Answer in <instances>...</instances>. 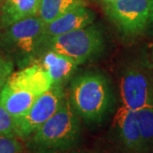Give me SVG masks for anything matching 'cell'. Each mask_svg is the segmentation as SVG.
I'll return each mask as SVG.
<instances>
[{
  "label": "cell",
  "mask_w": 153,
  "mask_h": 153,
  "mask_svg": "<svg viewBox=\"0 0 153 153\" xmlns=\"http://www.w3.org/2000/svg\"><path fill=\"white\" fill-rule=\"evenodd\" d=\"M121 97L123 105L134 111L153 105L150 83L146 74L136 67H130L121 78Z\"/></svg>",
  "instance_id": "obj_8"
},
{
  "label": "cell",
  "mask_w": 153,
  "mask_h": 153,
  "mask_svg": "<svg viewBox=\"0 0 153 153\" xmlns=\"http://www.w3.org/2000/svg\"><path fill=\"white\" fill-rule=\"evenodd\" d=\"M38 58L36 62L39 63L48 72L52 80V86H63L71 78L78 66L71 58L55 51H46Z\"/></svg>",
  "instance_id": "obj_10"
},
{
  "label": "cell",
  "mask_w": 153,
  "mask_h": 153,
  "mask_svg": "<svg viewBox=\"0 0 153 153\" xmlns=\"http://www.w3.org/2000/svg\"><path fill=\"white\" fill-rule=\"evenodd\" d=\"M115 123L126 147L133 152H142V140L136 112L123 105L116 113Z\"/></svg>",
  "instance_id": "obj_11"
},
{
  "label": "cell",
  "mask_w": 153,
  "mask_h": 153,
  "mask_svg": "<svg viewBox=\"0 0 153 153\" xmlns=\"http://www.w3.org/2000/svg\"><path fill=\"white\" fill-rule=\"evenodd\" d=\"M106 2H108V3H111V2H114V1H117V0H105Z\"/></svg>",
  "instance_id": "obj_20"
},
{
  "label": "cell",
  "mask_w": 153,
  "mask_h": 153,
  "mask_svg": "<svg viewBox=\"0 0 153 153\" xmlns=\"http://www.w3.org/2000/svg\"><path fill=\"white\" fill-rule=\"evenodd\" d=\"M105 13L122 33L138 35L150 23L151 0H117L108 3Z\"/></svg>",
  "instance_id": "obj_7"
},
{
  "label": "cell",
  "mask_w": 153,
  "mask_h": 153,
  "mask_svg": "<svg viewBox=\"0 0 153 153\" xmlns=\"http://www.w3.org/2000/svg\"><path fill=\"white\" fill-rule=\"evenodd\" d=\"M103 49L104 39L100 30L89 25L45 41L39 47L38 58L46 51H55L80 65L100 55Z\"/></svg>",
  "instance_id": "obj_5"
},
{
  "label": "cell",
  "mask_w": 153,
  "mask_h": 153,
  "mask_svg": "<svg viewBox=\"0 0 153 153\" xmlns=\"http://www.w3.org/2000/svg\"><path fill=\"white\" fill-rule=\"evenodd\" d=\"M79 132L76 112L66 98L55 114L31 135V144L38 152H55L71 146Z\"/></svg>",
  "instance_id": "obj_3"
},
{
  "label": "cell",
  "mask_w": 153,
  "mask_h": 153,
  "mask_svg": "<svg viewBox=\"0 0 153 153\" xmlns=\"http://www.w3.org/2000/svg\"><path fill=\"white\" fill-rule=\"evenodd\" d=\"M0 135L16 137L15 118L0 105Z\"/></svg>",
  "instance_id": "obj_15"
},
{
  "label": "cell",
  "mask_w": 153,
  "mask_h": 153,
  "mask_svg": "<svg viewBox=\"0 0 153 153\" xmlns=\"http://www.w3.org/2000/svg\"><path fill=\"white\" fill-rule=\"evenodd\" d=\"M44 25L38 16H33L0 28V49L20 67L35 63Z\"/></svg>",
  "instance_id": "obj_2"
},
{
  "label": "cell",
  "mask_w": 153,
  "mask_h": 153,
  "mask_svg": "<svg viewBox=\"0 0 153 153\" xmlns=\"http://www.w3.org/2000/svg\"><path fill=\"white\" fill-rule=\"evenodd\" d=\"M40 0H4L0 7V28L37 16Z\"/></svg>",
  "instance_id": "obj_12"
},
{
  "label": "cell",
  "mask_w": 153,
  "mask_h": 153,
  "mask_svg": "<svg viewBox=\"0 0 153 153\" xmlns=\"http://www.w3.org/2000/svg\"><path fill=\"white\" fill-rule=\"evenodd\" d=\"M22 152V144L15 137L0 135V153Z\"/></svg>",
  "instance_id": "obj_16"
},
{
  "label": "cell",
  "mask_w": 153,
  "mask_h": 153,
  "mask_svg": "<svg viewBox=\"0 0 153 153\" xmlns=\"http://www.w3.org/2000/svg\"><path fill=\"white\" fill-rule=\"evenodd\" d=\"M135 112L142 140V152L153 153V105Z\"/></svg>",
  "instance_id": "obj_14"
},
{
  "label": "cell",
  "mask_w": 153,
  "mask_h": 153,
  "mask_svg": "<svg viewBox=\"0 0 153 153\" xmlns=\"http://www.w3.org/2000/svg\"><path fill=\"white\" fill-rule=\"evenodd\" d=\"M152 59H153V49H152Z\"/></svg>",
  "instance_id": "obj_21"
},
{
  "label": "cell",
  "mask_w": 153,
  "mask_h": 153,
  "mask_svg": "<svg viewBox=\"0 0 153 153\" xmlns=\"http://www.w3.org/2000/svg\"><path fill=\"white\" fill-rule=\"evenodd\" d=\"M69 100L76 114L84 119L100 120L111 102L107 80L98 73H86L79 76L71 82Z\"/></svg>",
  "instance_id": "obj_4"
},
{
  "label": "cell",
  "mask_w": 153,
  "mask_h": 153,
  "mask_svg": "<svg viewBox=\"0 0 153 153\" xmlns=\"http://www.w3.org/2000/svg\"><path fill=\"white\" fill-rule=\"evenodd\" d=\"M94 18V13L85 6L72 9L54 21L44 25L39 47L49 39L74 30L86 27L92 24Z\"/></svg>",
  "instance_id": "obj_9"
},
{
  "label": "cell",
  "mask_w": 153,
  "mask_h": 153,
  "mask_svg": "<svg viewBox=\"0 0 153 153\" xmlns=\"http://www.w3.org/2000/svg\"><path fill=\"white\" fill-rule=\"evenodd\" d=\"M6 80L7 79H0V92H1V90H2V88L4 87V83H5Z\"/></svg>",
  "instance_id": "obj_19"
},
{
  "label": "cell",
  "mask_w": 153,
  "mask_h": 153,
  "mask_svg": "<svg viewBox=\"0 0 153 153\" xmlns=\"http://www.w3.org/2000/svg\"><path fill=\"white\" fill-rule=\"evenodd\" d=\"M66 100L63 86H52L38 97L25 114L15 119L16 136L26 139L48 121Z\"/></svg>",
  "instance_id": "obj_6"
},
{
  "label": "cell",
  "mask_w": 153,
  "mask_h": 153,
  "mask_svg": "<svg viewBox=\"0 0 153 153\" xmlns=\"http://www.w3.org/2000/svg\"><path fill=\"white\" fill-rule=\"evenodd\" d=\"M153 26V0H151V16H150V23Z\"/></svg>",
  "instance_id": "obj_18"
},
{
  "label": "cell",
  "mask_w": 153,
  "mask_h": 153,
  "mask_svg": "<svg viewBox=\"0 0 153 153\" xmlns=\"http://www.w3.org/2000/svg\"><path fill=\"white\" fill-rule=\"evenodd\" d=\"M14 70V61L9 57L0 56V79H7Z\"/></svg>",
  "instance_id": "obj_17"
},
{
  "label": "cell",
  "mask_w": 153,
  "mask_h": 153,
  "mask_svg": "<svg viewBox=\"0 0 153 153\" xmlns=\"http://www.w3.org/2000/svg\"><path fill=\"white\" fill-rule=\"evenodd\" d=\"M52 87L48 72L38 62L12 72L0 92V105L16 119L22 117L34 101Z\"/></svg>",
  "instance_id": "obj_1"
},
{
  "label": "cell",
  "mask_w": 153,
  "mask_h": 153,
  "mask_svg": "<svg viewBox=\"0 0 153 153\" xmlns=\"http://www.w3.org/2000/svg\"><path fill=\"white\" fill-rule=\"evenodd\" d=\"M85 5L86 0H40L37 16L48 24L72 9Z\"/></svg>",
  "instance_id": "obj_13"
}]
</instances>
